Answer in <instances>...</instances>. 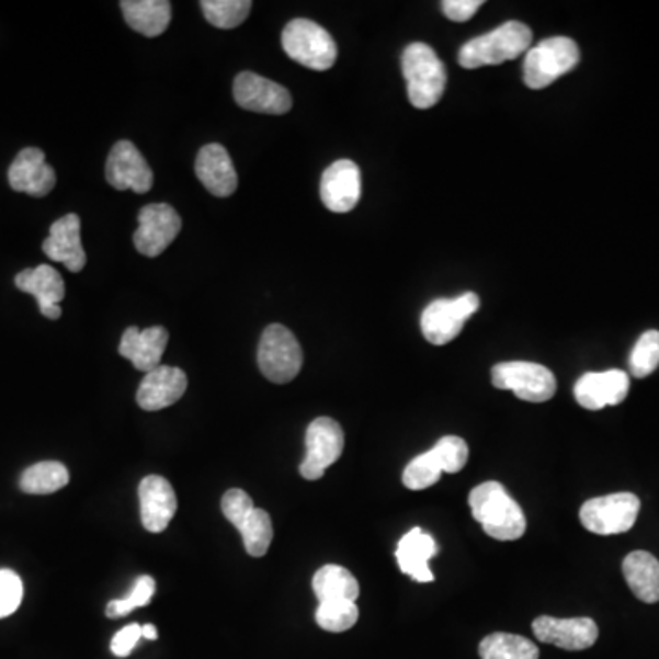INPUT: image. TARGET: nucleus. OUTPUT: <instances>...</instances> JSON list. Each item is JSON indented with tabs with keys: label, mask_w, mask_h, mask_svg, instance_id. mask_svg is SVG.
I'll return each mask as SVG.
<instances>
[{
	"label": "nucleus",
	"mask_w": 659,
	"mask_h": 659,
	"mask_svg": "<svg viewBox=\"0 0 659 659\" xmlns=\"http://www.w3.org/2000/svg\"><path fill=\"white\" fill-rule=\"evenodd\" d=\"M141 637H145V639H150V641H155L156 637H158V630H156V626L155 625L141 626Z\"/></svg>",
	"instance_id": "ea45409f"
},
{
	"label": "nucleus",
	"mask_w": 659,
	"mask_h": 659,
	"mask_svg": "<svg viewBox=\"0 0 659 659\" xmlns=\"http://www.w3.org/2000/svg\"><path fill=\"white\" fill-rule=\"evenodd\" d=\"M444 475L442 462L434 451H427L407 464L404 471V486L410 491L431 488Z\"/></svg>",
	"instance_id": "2f4dec72"
},
{
	"label": "nucleus",
	"mask_w": 659,
	"mask_h": 659,
	"mask_svg": "<svg viewBox=\"0 0 659 659\" xmlns=\"http://www.w3.org/2000/svg\"><path fill=\"white\" fill-rule=\"evenodd\" d=\"M432 451L442 462L444 473L462 471L469 458V447H467L466 440L461 436H444L432 447Z\"/></svg>",
	"instance_id": "c9c22d12"
},
{
	"label": "nucleus",
	"mask_w": 659,
	"mask_h": 659,
	"mask_svg": "<svg viewBox=\"0 0 659 659\" xmlns=\"http://www.w3.org/2000/svg\"><path fill=\"white\" fill-rule=\"evenodd\" d=\"M436 554V541L421 527H414L399 538L396 560L405 576L412 577L418 582H432L434 573L429 568V560Z\"/></svg>",
	"instance_id": "393cba45"
},
{
	"label": "nucleus",
	"mask_w": 659,
	"mask_h": 659,
	"mask_svg": "<svg viewBox=\"0 0 659 659\" xmlns=\"http://www.w3.org/2000/svg\"><path fill=\"white\" fill-rule=\"evenodd\" d=\"M361 198V171L352 160L333 161L321 178V200L332 213H349Z\"/></svg>",
	"instance_id": "6ab92c4d"
},
{
	"label": "nucleus",
	"mask_w": 659,
	"mask_h": 659,
	"mask_svg": "<svg viewBox=\"0 0 659 659\" xmlns=\"http://www.w3.org/2000/svg\"><path fill=\"white\" fill-rule=\"evenodd\" d=\"M23 581L12 570H0V620L15 614L23 603Z\"/></svg>",
	"instance_id": "e433bc0d"
},
{
	"label": "nucleus",
	"mask_w": 659,
	"mask_h": 659,
	"mask_svg": "<svg viewBox=\"0 0 659 659\" xmlns=\"http://www.w3.org/2000/svg\"><path fill=\"white\" fill-rule=\"evenodd\" d=\"M469 508L475 521L489 537L519 541L526 533L527 521L515 499L500 482H484L469 493Z\"/></svg>",
	"instance_id": "f257e3e1"
},
{
	"label": "nucleus",
	"mask_w": 659,
	"mask_h": 659,
	"mask_svg": "<svg viewBox=\"0 0 659 659\" xmlns=\"http://www.w3.org/2000/svg\"><path fill=\"white\" fill-rule=\"evenodd\" d=\"M234 95L237 105L246 111L272 114V116L286 114L294 105L288 89L253 72H242L237 76Z\"/></svg>",
	"instance_id": "4468645a"
},
{
	"label": "nucleus",
	"mask_w": 659,
	"mask_h": 659,
	"mask_svg": "<svg viewBox=\"0 0 659 659\" xmlns=\"http://www.w3.org/2000/svg\"><path fill=\"white\" fill-rule=\"evenodd\" d=\"M532 30L519 21H510L489 34L480 35L462 46L458 63L462 68L475 70L491 65H502L521 57L532 45Z\"/></svg>",
	"instance_id": "f03ea898"
},
{
	"label": "nucleus",
	"mask_w": 659,
	"mask_h": 659,
	"mask_svg": "<svg viewBox=\"0 0 659 659\" xmlns=\"http://www.w3.org/2000/svg\"><path fill=\"white\" fill-rule=\"evenodd\" d=\"M344 450V432L332 418H316L306 429V456L300 464V477L319 480L328 467L341 458Z\"/></svg>",
	"instance_id": "9b49d317"
},
{
	"label": "nucleus",
	"mask_w": 659,
	"mask_h": 659,
	"mask_svg": "<svg viewBox=\"0 0 659 659\" xmlns=\"http://www.w3.org/2000/svg\"><path fill=\"white\" fill-rule=\"evenodd\" d=\"M407 95L416 109H431L444 95L447 72L436 52L425 43H412L401 57Z\"/></svg>",
	"instance_id": "7ed1b4c3"
},
{
	"label": "nucleus",
	"mask_w": 659,
	"mask_h": 659,
	"mask_svg": "<svg viewBox=\"0 0 659 659\" xmlns=\"http://www.w3.org/2000/svg\"><path fill=\"white\" fill-rule=\"evenodd\" d=\"M257 361L262 374L270 382L283 385L294 382L303 368V350L288 328L283 325H270L262 332Z\"/></svg>",
	"instance_id": "0eeeda50"
},
{
	"label": "nucleus",
	"mask_w": 659,
	"mask_h": 659,
	"mask_svg": "<svg viewBox=\"0 0 659 659\" xmlns=\"http://www.w3.org/2000/svg\"><path fill=\"white\" fill-rule=\"evenodd\" d=\"M139 639H141V625L133 623V625L125 626L112 639V654L117 658H127L128 654L133 652L134 647L138 645Z\"/></svg>",
	"instance_id": "4c0bfd02"
},
{
	"label": "nucleus",
	"mask_w": 659,
	"mask_h": 659,
	"mask_svg": "<svg viewBox=\"0 0 659 659\" xmlns=\"http://www.w3.org/2000/svg\"><path fill=\"white\" fill-rule=\"evenodd\" d=\"M480 308V297L473 292L455 299H436L421 314V333L431 344L444 346L461 336L462 328Z\"/></svg>",
	"instance_id": "1a4fd4ad"
},
{
	"label": "nucleus",
	"mask_w": 659,
	"mask_h": 659,
	"mask_svg": "<svg viewBox=\"0 0 659 659\" xmlns=\"http://www.w3.org/2000/svg\"><path fill=\"white\" fill-rule=\"evenodd\" d=\"M628 390L630 377L626 372H588L576 383L573 396L582 409L601 410L609 405H620L628 396Z\"/></svg>",
	"instance_id": "f3484780"
},
{
	"label": "nucleus",
	"mask_w": 659,
	"mask_h": 659,
	"mask_svg": "<svg viewBox=\"0 0 659 659\" xmlns=\"http://www.w3.org/2000/svg\"><path fill=\"white\" fill-rule=\"evenodd\" d=\"M138 497L145 530L150 533L166 532L178 510L177 493L169 480L160 475L145 477L139 484Z\"/></svg>",
	"instance_id": "dca6fc26"
},
{
	"label": "nucleus",
	"mask_w": 659,
	"mask_h": 659,
	"mask_svg": "<svg viewBox=\"0 0 659 659\" xmlns=\"http://www.w3.org/2000/svg\"><path fill=\"white\" fill-rule=\"evenodd\" d=\"M194 171L204 188L218 198H228L239 188L234 161L224 145L209 144L202 147L196 156Z\"/></svg>",
	"instance_id": "412c9836"
},
{
	"label": "nucleus",
	"mask_w": 659,
	"mask_h": 659,
	"mask_svg": "<svg viewBox=\"0 0 659 659\" xmlns=\"http://www.w3.org/2000/svg\"><path fill=\"white\" fill-rule=\"evenodd\" d=\"M319 603L325 601H354L360 598V582L346 568L338 565L322 566L311 581Z\"/></svg>",
	"instance_id": "cd10ccee"
},
{
	"label": "nucleus",
	"mask_w": 659,
	"mask_h": 659,
	"mask_svg": "<svg viewBox=\"0 0 659 659\" xmlns=\"http://www.w3.org/2000/svg\"><path fill=\"white\" fill-rule=\"evenodd\" d=\"M138 229L134 234V246L145 257H160L174 242L182 218L169 204H149L139 211Z\"/></svg>",
	"instance_id": "f8f14e48"
},
{
	"label": "nucleus",
	"mask_w": 659,
	"mask_h": 659,
	"mask_svg": "<svg viewBox=\"0 0 659 659\" xmlns=\"http://www.w3.org/2000/svg\"><path fill=\"white\" fill-rule=\"evenodd\" d=\"M581 52L570 37H549L530 48L524 61L527 89L543 90L579 65Z\"/></svg>",
	"instance_id": "20e7f679"
},
{
	"label": "nucleus",
	"mask_w": 659,
	"mask_h": 659,
	"mask_svg": "<svg viewBox=\"0 0 659 659\" xmlns=\"http://www.w3.org/2000/svg\"><path fill=\"white\" fill-rule=\"evenodd\" d=\"M641 502L634 493H614L590 499L579 511L582 526L595 535H620L630 532L639 515Z\"/></svg>",
	"instance_id": "9d476101"
},
{
	"label": "nucleus",
	"mask_w": 659,
	"mask_h": 659,
	"mask_svg": "<svg viewBox=\"0 0 659 659\" xmlns=\"http://www.w3.org/2000/svg\"><path fill=\"white\" fill-rule=\"evenodd\" d=\"M623 576L632 593L643 603L659 601V560L648 552L637 549L623 560Z\"/></svg>",
	"instance_id": "a878e982"
},
{
	"label": "nucleus",
	"mask_w": 659,
	"mask_h": 659,
	"mask_svg": "<svg viewBox=\"0 0 659 659\" xmlns=\"http://www.w3.org/2000/svg\"><path fill=\"white\" fill-rule=\"evenodd\" d=\"M15 286L24 294L34 295L43 316L48 319L61 317V303L65 299V281L56 268L41 264L34 270H24L15 277Z\"/></svg>",
	"instance_id": "b1692460"
},
{
	"label": "nucleus",
	"mask_w": 659,
	"mask_h": 659,
	"mask_svg": "<svg viewBox=\"0 0 659 659\" xmlns=\"http://www.w3.org/2000/svg\"><path fill=\"white\" fill-rule=\"evenodd\" d=\"M120 7L128 26L145 37H158L171 24L169 0H123Z\"/></svg>",
	"instance_id": "bb28decb"
},
{
	"label": "nucleus",
	"mask_w": 659,
	"mask_h": 659,
	"mask_svg": "<svg viewBox=\"0 0 659 659\" xmlns=\"http://www.w3.org/2000/svg\"><path fill=\"white\" fill-rule=\"evenodd\" d=\"M491 382L500 390H511L516 398L543 404L557 393V379L548 366L530 361H508L491 368Z\"/></svg>",
	"instance_id": "6e6552de"
},
{
	"label": "nucleus",
	"mask_w": 659,
	"mask_h": 659,
	"mask_svg": "<svg viewBox=\"0 0 659 659\" xmlns=\"http://www.w3.org/2000/svg\"><path fill=\"white\" fill-rule=\"evenodd\" d=\"M10 188L18 193H26L43 198L56 188L57 177L54 167L46 163L45 152L29 147L19 152L8 171Z\"/></svg>",
	"instance_id": "a211bd4d"
},
{
	"label": "nucleus",
	"mask_w": 659,
	"mask_h": 659,
	"mask_svg": "<svg viewBox=\"0 0 659 659\" xmlns=\"http://www.w3.org/2000/svg\"><path fill=\"white\" fill-rule=\"evenodd\" d=\"M630 374L634 377H647L659 366V332L658 330H648L637 339L636 346L632 350Z\"/></svg>",
	"instance_id": "72a5a7b5"
},
{
	"label": "nucleus",
	"mask_w": 659,
	"mask_h": 659,
	"mask_svg": "<svg viewBox=\"0 0 659 659\" xmlns=\"http://www.w3.org/2000/svg\"><path fill=\"white\" fill-rule=\"evenodd\" d=\"M533 634L538 641L548 643L565 650H587L593 647L599 637L595 621L590 617L559 620L552 615H541L533 621Z\"/></svg>",
	"instance_id": "2eb2a0df"
},
{
	"label": "nucleus",
	"mask_w": 659,
	"mask_h": 659,
	"mask_svg": "<svg viewBox=\"0 0 659 659\" xmlns=\"http://www.w3.org/2000/svg\"><path fill=\"white\" fill-rule=\"evenodd\" d=\"M250 0H204L200 2L207 23L216 29L234 30L245 23L251 12Z\"/></svg>",
	"instance_id": "7c9ffc66"
},
{
	"label": "nucleus",
	"mask_w": 659,
	"mask_h": 659,
	"mask_svg": "<svg viewBox=\"0 0 659 659\" xmlns=\"http://www.w3.org/2000/svg\"><path fill=\"white\" fill-rule=\"evenodd\" d=\"M478 654L482 659H538V647L526 637L495 632L484 637Z\"/></svg>",
	"instance_id": "c756f323"
},
{
	"label": "nucleus",
	"mask_w": 659,
	"mask_h": 659,
	"mask_svg": "<svg viewBox=\"0 0 659 659\" xmlns=\"http://www.w3.org/2000/svg\"><path fill=\"white\" fill-rule=\"evenodd\" d=\"M360 620L354 601H325L316 612L317 625L327 632H346Z\"/></svg>",
	"instance_id": "473e14b6"
},
{
	"label": "nucleus",
	"mask_w": 659,
	"mask_h": 659,
	"mask_svg": "<svg viewBox=\"0 0 659 659\" xmlns=\"http://www.w3.org/2000/svg\"><path fill=\"white\" fill-rule=\"evenodd\" d=\"M70 482V473L61 462H39L29 467L21 477L19 488L29 495H50Z\"/></svg>",
	"instance_id": "c85d7f7f"
},
{
	"label": "nucleus",
	"mask_w": 659,
	"mask_h": 659,
	"mask_svg": "<svg viewBox=\"0 0 659 659\" xmlns=\"http://www.w3.org/2000/svg\"><path fill=\"white\" fill-rule=\"evenodd\" d=\"M223 513L242 535L245 548L251 557H264L272 546V516L253 505L250 495L242 489H229L223 497Z\"/></svg>",
	"instance_id": "423d86ee"
},
{
	"label": "nucleus",
	"mask_w": 659,
	"mask_h": 659,
	"mask_svg": "<svg viewBox=\"0 0 659 659\" xmlns=\"http://www.w3.org/2000/svg\"><path fill=\"white\" fill-rule=\"evenodd\" d=\"M482 8V0H444L442 12L455 23H466Z\"/></svg>",
	"instance_id": "58836bf2"
},
{
	"label": "nucleus",
	"mask_w": 659,
	"mask_h": 659,
	"mask_svg": "<svg viewBox=\"0 0 659 659\" xmlns=\"http://www.w3.org/2000/svg\"><path fill=\"white\" fill-rule=\"evenodd\" d=\"M155 592V579L149 576L139 577L136 587H134L133 592L128 593L127 598L114 599V601L106 604V617L117 620V617L130 614L133 610L139 609V606H147Z\"/></svg>",
	"instance_id": "f704fd0d"
},
{
	"label": "nucleus",
	"mask_w": 659,
	"mask_h": 659,
	"mask_svg": "<svg viewBox=\"0 0 659 659\" xmlns=\"http://www.w3.org/2000/svg\"><path fill=\"white\" fill-rule=\"evenodd\" d=\"M283 48L289 59L310 70H330L338 61V45L327 30L308 21L295 19L283 32Z\"/></svg>",
	"instance_id": "39448f33"
},
{
	"label": "nucleus",
	"mask_w": 659,
	"mask_h": 659,
	"mask_svg": "<svg viewBox=\"0 0 659 659\" xmlns=\"http://www.w3.org/2000/svg\"><path fill=\"white\" fill-rule=\"evenodd\" d=\"M105 177L106 182L117 191L130 189L138 194L149 193L155 183L152 169L138 147L128 139H122L112 147L111 155L106 158Z\"/></svg>",
	"instance_id": "ddd939ff"
},
{
	"label": "nucleus",
	"mask_w": 659,
	"mask_h": 659,
	"mask_svg": "<svg viewBox=\"0 0 659 659\" xmlns=\"http://www.w3.org/2000/svg\"><path fill=\"white\" fill-rule=\"evenodd\" d=\"M188 390V376L178 366L160 365L147 372L139 383L136 401L149 412L167 409L177 404Z\"/></svg>",
	"instance_id": "aec40b11"
},
{
	"label": "nucleus",
	"mask_w": 659,
	"mask_h": 659,
	"mask_svg": "<svg viewBox=\"0 0 659 659\" xmlns=\"http://www.w3.org/2000/svg\"><path fill=\"white\" fill-rule=\"evenodd\" d=\"M167 343H169V332L163 327H150L145 330L130 327L123 332L117 350L122 357L133 363L136 371L147 374L161 365L160 361Z\"/></svg>",
	"instance_id": "5701e85b"
},
{
	"label": "nucleus",
	"mask_w": 659,
	"mask_h": 659,
	"mask_svg": "<svg viewBox=\"0 0 659 659\" xmlns=\"http://www.w3.org/2000/svg\"><path fill=\"white\" fill-rule=\"evenodd\" d=\"M43 251L48 259L61 262L70 272H81L87 266V253L81 242V218L70 213L52 224L50 235L43 242Z\"/></svg>",
	"instance_id": "4be33fe9"
}]
</instances>
